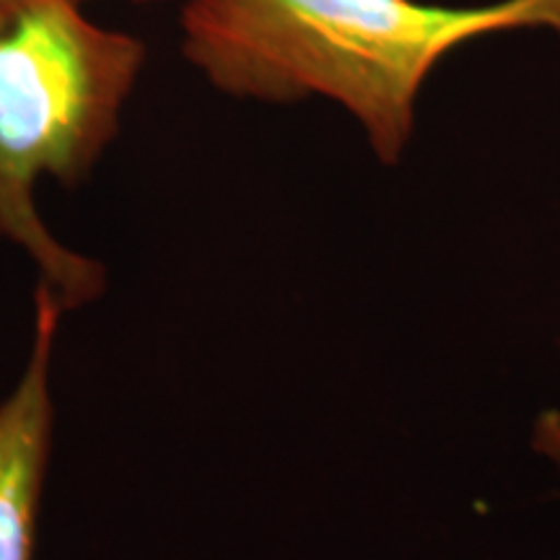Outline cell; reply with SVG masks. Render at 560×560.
Wrapping results in <instances>:
<instances>
[{
    "label": "cell",
    "mask_w": 560,
    "mask_h": 560,
    "mask_svg": "<svg viewBox=\"0 0 560 560\" xmlns=\"http://www.w3.org/2000/svg\"><path fill=\"white\" fill-rule=\"evenodd\" d=\"M179 30L182 55L223 94L270 104L325 96L395 166L441 60L495 32L560 37V0H185Z\"/></svg>",
    "instance_id": "obj_1"
},
{
    "label": "cell",
    "mask_w": 560,
    "mask_h": 560,
    "mask_svg": "<svg viewBox=\"0 0 560 560\" xmlns=\"http://www.w3.org/2000/svg\"><path fill=\"white\" fill-rule=\"evenodd\" d=\"M145 42L91 24L79 0H0V236L21 244L62 312L104 291V268L60 244L34 187H75L120 132Z\"/></svg>",
    "instance_id": "obj_2"
},
{
    "label": "cell",
    "mask_w": 560,
    "mask_h": 560,
    "mask_svg": "<svg viewBox=\"0 0 560 560\" xmlns=\"http://www.w3.org/2000/svg\"><path fill=\"white\" fill-rule=\"evenodd\" d=\"M62 306L45 283L34 293V340L16 389L0 402V560H34L52 446L50 361Z\"/></svg>",
    "instance_id": "obj_3"
},
{
    "label": "cell",
    "mask_w": 560,
    "mask_h": 560,
    "mask_svg": "<svg viewBox=\"0 0 560 560\" xmlns=\"http://www.w3.org/2000/svg\"><path fill=\"white\" fill-rule=\"evenodd\" d=\"M535 450L560 467V410H545L537 418Z\"/></svg>",
    "instance_id": "obj_4"
},
{
    "label": "cell",
    "mask_w": 560,
    "mask_h": 560,
    "mask_svg": "<svg viewBox=\"0 0 560 560\" xmlns=\"http://www.w3.org/2000/svg\"><path fill=\"white\" fill-rule=\"evenodd\" d=\"M79 3H86V0H79ZM130 3H159V0H130Z\"/></svg>",
    "instance_id": "obj_5"
}]
</instances>
